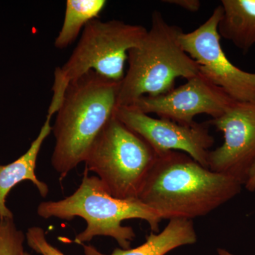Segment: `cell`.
<instances>
[{
	"label": "cell",
	"instance_id": "cell-1",
	"mask_svg": "<svg viewBox=\"0 0 255 255\" xmlns=\"http://www.w3.org/2000/svg\"><path fill=\"white\" fill-rule=\"evenodd\" d=\"M243 184L213 172L179 151L157 155L138 199L162 220L206 216L233 199Z\"/></svg>",
	"mask_w": 255,
	"mask_h": 255
},
{
	"label": "cell",
	"instance_id": "cell-2",
	"mask_svg": "<svg viewBox=\"0 0 255 255\" xmlns=\"http://www.w3.org/2000/svg\"><path fill=\"white\" fill-rule=\"evenodd\" d=\"M121 82L90 72L69 85L52 127L51 164L60 179L85 162L90 147L117 107Z\"/></svg>",
	"mask_w": 255,
	"mask_h": 255
},
{
	"label": "cell",
	"instance_id": "cell-3",
	"mask_svg": "<svg viewBox=\"0 0 255 255\" xmlns=\"http://www.w3.org/2000/svg\"><path fill=\"white\" fill-rule=\"evenodd\" d=\"M183 32L169 24L160 11H153L150 29L128 54V67L120 82L117 107H128L144 96L164 95L174 88L177 79L189 80L199 73V65L181 46Z\"/></svg>",
	"mask_w": 255,
	"mask_h": 255
},
{
	"label": "cell",
	"instance_id": "cell-4",
	"mask_svg": "<svg viewBox=\"0 0 255 255\" xmlns=\"http://www.w3.org/2000/svg\"><path fill=\"white\" fill-rule=\"evenodd\" d=\"M86 168L80 187L72 195L57 201L41 203L37 214L43 219L57 218L70 221L82 218L87 228L75 238L78 244L96 236L114 238L123 249H129L135 237L131 227L122 226L126 220H143L153 232L158 231L162 219L155 210L138 199H122L111 195L100 179L90 176Z\"/></svg>",
	"mask_w": 255,
	"mask_h": 255
},
{
	"label": "cell",
	"instance_id": "cell-5",
	"mask_svg": "<svg viewBox=\"0 0 255 255\" xmlns=\"http://www.w3.org/2000/svg\"><path fill=\"white\" fill-rule=\"evenodd\" d=\"M147 32L141 25L120 20L95 18L87 23L68 61L55 69L47 116L56 114L69 85L85 74L95 72L109 80L122 82L128 52L140 45Z\"/></svg>",
	"mask_w": 255,
	"mask_h": 255
},
{
	"label": "cell",
	"instance_id": "cell-6",
	"mask_svg": "<svg viewBox=\"0 0 255 255\" xmlns=\"http://www.w3.org/2000/svg\"><path fill=\"white\" fill-rule=\"evenodd\" d=\"M157 155L138 134L114 115L95 139L85 159L106 190L119 199H138Z\"/></svg>",
	"mask_w": 255,
	"mask_h": 255
},
{
	"label": "cell",
	"instance_id": "cell-7",
	"mask_svg": "<svg viewBox=\"0 0 255 255\" xmlns=\"http://www.w3.org/2000/svg\"><path fill=\"white\" fill-rule=\"evenodd\" d=\"M221 16L219 5L199 27L183 32L179 36L181 46L199 65V72L233 100L255 105V73L241 70L226 56L218 30Z\"/></svg>",
	"mask_w": 255,
	"mask_h": 255
},
{
	"label": "cell",
	"instance_id": "cell-8",
	"mask_svg": "<svg viewBox=\"0 0 255 255\" xmlns=\"http://www.w3.org/2000/svg\"><path fill=\"white\" fill-rule=\"evenodd\" d=\"M235 102L199 72L184 85L164 95L144 96L128 107L148 115L155 114L160 119L191 125L199 114H207L212 119L219 118Z\"/></svg>",
	"mask_w": 255,
	"mask_h": 255
},
{
	"label": "cell",
	"instance_id": "cell-9",
	"mask_svg": "<svg viewBox=\"0 0 255 255\" xmlns=\"http://www.w3.org/2000/svg\"><path fill=\"white\" fill-rule=\"evenodd\" d=\"M114 115L129 128L138 134L157 155L168 151H179L208 167V155L214 138L208 124L183 125L168 119L154 118L130 107H118Z\"/></svg>",
	"mask_w": 255,
	"mask_h": 255
},
{
	"label": "cell",
	"instance_id": "cell-10",
	"mask_svg": "<svg viewBox=\"0 0 255 255\" xmlns=\"http://www.w3.org/2000/svg\"><path fill=\"white\" fill-rule=\"evenodd\" d=\"M209 124L223 132L224 142L210 150L208 167L244 185L255 161V105L236 102Z\"/></svg>",
	"mask_w": 255,
	"mask_h": 255
},
{
	"label": "cell",
	"instance_id": "cell-11",
	"mask_svg": "<svg viewBox=\"0 0 255 255\" xmlns=\"http://www.w3.org/2000/svg\"><path fill=\"white\" fill-rule=\"evenodd\" d=\"M51 118L47 116L38 136L23 155L6 165L0 164V220L13 219L12 213L6 206V198L12 188L20 182L31 181L42 197L48 195V185L37 178L35 170L42 145L52 131Z\"/></svg>",
	"mask_w": 255,
	"mask_h": 255
},
{
	"label": "cell",
	"instance_id": "cell-12",
	"mask_svg": "<svg viewBox=\"0 0 255 255\" xmlns=\"http://www.w3.org/2000/svg\"><path fill=\"white\" fill-rule=\"evenodd\" d=\"M220 36L243 53L255 46V0H222Z\"/></svg>",
	"mask_w": 255,
	"mask_h": 255
},
{
	"label": "cell",
	"instance_id": "cell-13",
	"mask_svg": "<svg viewBox=\"0 0 255 255\" xmlns=\"http://www.w3.org/2000/svg\"><path fill=\"white\" fill-rule=\"evenodd\" d=\"M196 241L197 236L191 220L172 219L162 232L151 233L141 246L132 249L117 248L108 255H165L179 247L194 244Z\"/></svg>",
	"mask_w": 255,
	"mask_h": 255
},
{
	"label": "cell",
	"instance_id": "cell-14",
	"mask_svg": "<svg viewBox=\"0 0 255 255\" xmlns=\"http://www.w3.org/2000/svg\"><path fill=\"white\" fill-rule=\"evenodd\" d=\"M106 4L105 0H68L63 25L55 38V48L64 49L70 46L82 28L97 18Z\"/></svg>",
	"mask_w": 255,
	"mask_h": 255
},
{
	"label": "cell",
	"instance_id": "cell-15",
	"mask_svg": "<svg viewBox=\"0 0 255 255\" xmlns=\"http://www.w3.org/2000/svg\"><path fill=\"white\" fill-rule=\"evenodd\" d=\"M26 236L13 219L0 220V255H21Z\"/></svg>",
	"mask_w": 255,
	"mask_h": 255
},
{
	"label": "cell",
	"instance_id": "cell-16",
	"mask_svg": "<svg viewBox=\"0 0 255 255\" xmlns=\"http://www.w3.org/2000/svg\"><path fill=\"white\" fill-rule=\"evenodd\" d=\"M26 239L28 246L33 251L41 255H65L55 247L50 245L46 239V233L43 228L32 227L28 230Z\"/></svg>",
	"mask_w": 255,
	"mask_h": 255
},
{
	"label": "cell",
	"instance_id": "cell-17",
	"mask_svg": "<svg viewBox=\"0 0 255 255\" xmlns=\"http://www.w3.org/2000/svg\"><path fill=\"white\" fill-rule=\"evenodd\" d=\"M163 2L177 6L178 7L182 8L190 12H196L199 11L201 5L199 0H164Z\"/></svg>",
	"mask_w": 255,
	"mask_h": 255
},
{
	"label": "cell",
	"instance_id": "cell-18",
	"mask_svg": "<svg viewBox=\"0 0 255 255\" xmlns=\"http://www.w3.org/2000/svg\"><path fill=\"white\" fill-rule=\"evenodd\" d=\"M246 186L247 190L249 191H255V161L253 165L252 166L249 174H248V179L244 184Z\"/></svg>",
	"mask_w": 255,
	"mask_h": 255
},
{
	"label": "cell",
	"instance_id": "cell-19",
	"mask_svg": "<svg viewBox=\"0 0 255 255\" xmlns=\"http://www.w3.org/2000/svg\"><path fill=\"white\" fill-rule=\"evenodd\" d=\"M218 254H219V255H235L231 254V253L226 251V250L222 249V248H219V249H218Z\"/></svg>",
	"mask_w": 255,
	"mask_h": 255
},
{
	"label": "cell",
	"instance_id": "cell-20",
	"mask_svg": "<svg viewBox=\"0 0 255 255\" xmlns=\"http://www.w3.org/2000/svg\"><path fill=\"white\" fill-rule=\"evenodd\" d=\"M21 255H31L28 254V253H25V252H23V253H22V254H21Z\"/></svg>",
	"mask_w": 255,
	"mask_h": 255
}]
</instances>
